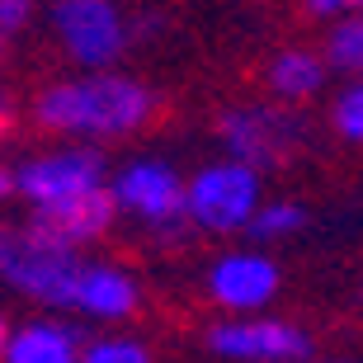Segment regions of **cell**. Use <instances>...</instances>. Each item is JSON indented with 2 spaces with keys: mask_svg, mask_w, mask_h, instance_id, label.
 Returning a JSON list of instances; mask_svg holds the SVG:
<instances>
[{
  "mask_svg": "<svg viewBox=\"0 0 363 363\" xmlns=\"http://www.w3.org/2000/svg\"><path fill=\"white\" fill-rule=\"evenodd\" d=\"M28 217H38L52 236H62V241L76 245V250L99 245L108 231H113V222H123L118 208H113V199H108V189L85 194V199H71V203H57V208H48V213H28Z\"/></svg>",
  "mask_w": 363,
  "mask_h": 363,
  "instance_id": "13",
  "label": "cell"
},
{
  "mask_svg": "<svg viewBox=\"0 0 363 363\" xmlns=\"http://www.w3.org/2000/svg\"><path fill=\"white\" fill-rule=\"evenodd\" d=\"M307 363H363V359H350V354H330V359H307Z\"/></svg>",
  "mask_w": 363,
  "mask_h": 363,
  "instance_id": "23",
  "label": "cell"
},
{
  "mask_svg": "<svg viewBox=\"0 0 363 363\" xmlns=\"http://www.w3.org/2000/svg\"><path fill=\"white\" fill-rule=\"evenodd\" d=\"M321 52L340 81H363V14H345L335 24H325Z\"/></svg>",
  "mask_w": 363,
  "mask_h": 363,
  "instance_id": "14",
  "label": "cell"
},
{
  "mask_svg": "<svg viewBox=\"0 0 363 363\" xmlns=\"http://www.w3.org/2000/svg\"><path fill=\"white\" fill-rule=\"evenodd\" d=\"M330 133L350 147H363V81H345L330 94Z\"/></svg>",
  "mask_w": 363,
  "mask_h": 363,
  "instance_id": "17",
  "label": "cell"
},
{
  "mask_svg": "<svg viewBox=\"0 0 363 363\" xmlns=\"http://www.w3.org/2000/svg\"><path fill=\"white\" fill-rule=\"evenodd\" d=\"M28 19H33V0H0V38L24 33Z\"/></svg>",
  "mask_w": 363,
  "mask_h": 363,
  "instance_id": "18",
  "label": "cell"
},
{
  "mask_svg": "<svg viewBox=\"0 0 363 363\" xmlns=\"http://www.w3.org/2000/svg\"><path fill=\"white\" fill-rule=\"evenodd\" d=\"M48 24L76 71H118L133 48V19L118 0H52Z\"/></svg>",
  "mask_w": 363,
  "mask_h": 363,
  "instance_id": "6",
  "label": "cell"
},
{
  "mask_svg": "<svg viewBox=\"0 0 363 363\" xmlns=\"http://www.w3.org/2000/svg\"><path fill=\"white\" fill-rule=\"evenodd\" d=\"M302 222H307V208L297 199H264V208H259L255 222H250V236H255L259 245H279V241H288V236H297Z\"/></svg>",
  "mask_w": 363,
  "mask_h": 363,
  "instance_id": "15",
  "label": "cell"
},
{
  "mask_svg": "<svg viewBox=\"0 0 363 363\" xmlns=\"http://www.w3.org/2000/svg\"><path fill=\"white\" fill-rule=\"evenodd\" d=\"M302 10L311 19H325V24H335L345 14H363V0H302Z\"/></svg>",
  "mask_w": 363,
  "mask_h": 363,
  "instance_id": "19",
  "label": "cell"
},
{
  "mask_svg": "<svg viewBox=\"0 0 363 363\" xmlns=\"http://www.w3.org/2000/svg\"><path fill=\"white\" fill-rule=\"evenodd\" d=\"M330 76L335 71H330L325 52L321 48H307V43H288V48H279L264 62V90H269V99H279L288 108L311 104L316 94H325Z\"/></svg>",
  "mask_w": 363,
  "mask_h": 363,
  "instance_id": "12",
  "label": "cell"
},
{
  "mask_svg": "<svg viewBox=\"0 0 363 363\" xmlns=\"http://www.w3.org/2000/svg\"><path fill=\"white\" fill-rule=\"evenodd\" d=\"M108 170L99 147H81V142H57V147L28 151L24 161L14 165V199L24 203L28 213H48L57 203L85 199L108 189Z\"/></svg>",
  "mask_w": 363,
  "mask_h": 363,
  "instance_id": "5",
  "label": "cell"
},
{
  "mask_svg": "<svg viewBox=\"0 0 363 363\" xmlns=\"http://www.w3.org/2000/svg\"><path fill=\"white\" fill-rule=\"evenodd\" d=\"M85 335L81 325L67 321V311H33L24 321H14L5 363H81Z\"/></svg>",
  "mask_w": 363,
  "mask_h": 363,
  "instance_id": "11",
  "label": "cell"
},
{
  "mask_svg": "<svg viewBox=\"0 0 363 363\" xmlns=\"http://www.w3.org/2000/svg\"><path fill=\"white\" fill-rule=\"evenodd\" d=\"M81 363H156V350L133 330H104L85 340Z\"/></svg>",
  "mask_w": 363,
  "mask_h": 363,
  "instance_id": "16",
  "label": "cell"
},
{
  "mask_svg": "<svg viewBox=\"0 0 363 363\" xmlns=\"http://www.w3.org/2000/svg\"><path fill=\"white\" fill-rule=\"evenodd\" d=\"M81 264H85V250L52 236L38 217L0 222V288L33 302L38 311L67 307V293L81 274Z\"/></svg>",
  "mask_w": 363,
  "mask_h": 363,
  "instance_id": "2",
  "label": "cell"
},
{
  "mask_svg": "<svg viewBox=\"0 0 363 363\" xmlns=\"http://www.w3.org/2000/svg\"><path fill=\"white\" fill-rule=\"evenodd\" d=\"M279 293H283V269L259 245H231V250L213 255L203 269V297L217 307V316L274 311Z\"/></svg>",
  "mask_w": 363,
  "mask_h": 363,
  "instance_id": "7",
  "label": "cell"
},
{
  "mask_svg": "<svg viewBox=\"0 0 363 363\" xmlns=\"http://www.w3.org/2000/svg\"><path fill=\"white\" fill-rule=\"evenodd\" d=\"M10 330H14V321L0 311V363H5V345H10Z\"/></svg>",
  "mask_w": 363,
  "mask_h": 363,
  "instance_id": "22",
  "label": "cell"
},
{
  "mask_svg": "<svg viewBox=\"0 0 363 363\" xmlns=\"http://www.w3.org/2000/svg\"><path fill=\"white\" fill-rule=\"evenodd\" d=\"M217 142L222 156L255 165L259 175L283 165L302 142V118L279 99H259V104H231L217 118Z\"/></svg>",
  "mask_w": 363,
  "mask_h": 363,
  "instance_id": "8",
  "label": "cell"
},
{
  "mask_svg": "<svg viewBox=\"0 0 363 363\" xmlns=\"http://www.w3.org/2000/svg\"><path fill=\"white\" fill-rule=\"evenodd\" d=\"M264 208V175L236 156H213L189 170V227L203 236H241Z\"/></svg>",
  "mask_w": 363,
  "mask_h": 363,
  "instance_id": "3",
  "label": "cell"
},
{
  "mask_svg": "<svg viewBox=\"0 0 363 363\" xmlns=\"http://www.w3.org/2000/svg\"><path fill=\"white\" fill-rule=\"evenodd\" d=\"M137 307H142V283L128 264L118 259H90L85 255L81 274L67 293V316H81V321L108 325V330H123V321H133Z\"/></svg>",
  "mask_w": 363,
  "mask_h": 363,
  "instance_id": "10",
  "label": "cell"
},
{
  "mask_svg": "<svg viewBox=\"0 0 363 363\" xmlns=\"http://www.w3.org/2000/svg\"><path fill=\"white\" fill-rule=\"evenodd\" d=\"M208 354L222 363H307L311 335L279 311L222 316L208 325Z\"/></svg>",
  "mask_w": 363,
  "mask_h": 363,
  "instance_id": "9",
  "label": "cell"
},
{
  "mask_svg": "<svg viewBox=\"0 0 363 363\" xmlns=\"http://www.w3.org/2000/svg\"><path fill=\"white\" fill-rule=\"evenodd\" d=\"M161 113V94L128 71H71L43 85L28 104V118L57 142L104 147L147 133Z\"/></svg>",
  "mask_w": 363,
  "mask_h": 363,
  "instance_id": "1",
  "label": "cell"
},
{
  "mask_svg": "<svg viewBox=\"0 0 363 363\" xmlns=\"http://www.w3.org/2000/svg\"><path fill=\"white\" fill-rule=\"evenodd\" d=\"M10 118H14V99L0 90V133H10Z\"/></svg>",
  "mask_w": 363,
  "mask_h": 363,
  "instance_id": "21",
  "label": "cell"
},
{
  "mask_svg": "<svg viewBox=\"0 0 363 363\" xmlns=\"http://www.w3.org/2000/svg\"><path fill=\"white\" fill-rule=\"evenodd\" d=\"M0 43H5V38H0Z\"/></svg>",
  "mask_w": 363,
  "mask_h": 363,
  "instance_id": "24",
  "label": "cell"
},
{
  "mask_svg": "<svg viewBox=\"0 0 363 363\" xmlns=\"http://www.w3.org/2000/svg\"><path fill=\"white\" fill-rule=\"evenodd\" d=\"M14 199V165H0V203Z\"/></svg>",
  "mask_w": 363,
  "mask_h": 363,
  "instance_id": "20",
  "label": "cell"
},
{
  "mask_svg": "<svg viewBox=\"0 0 363 363\" xmlns=\"http://www.w3.org/2000/svg\"><path fill=\"white\" fill-rule=\"evenodd\" d=\"M108 199L118 208L123 222L142 227L147 236H175L189 227L184 199H189V175H179L161 156H133L108 170Z\"/></svg>",
  "mask_w": 363,
  "mask_h": 363,
  "instance_id": "4",
  "label": "cell"
}]
</instances>
